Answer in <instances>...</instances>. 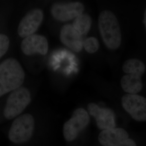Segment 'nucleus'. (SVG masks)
Listing matches in <instances>:
<instances>
[{
  "label": "nucleus",
  "instance_id": "f257e3e1",
  "mask_svg": "<svg viewBox=\"0 0 146 146\" xmlns=\"http://www.w3.org/2000/svg\"><path fill=\"white\" fill-rule=\"evenodd\" d=\"M25 73L19 62L14 58L0 63V97L21 87Z\"/></svg>",
  "mask_w": 146,
  "mask_h": 146
},
{
  "label": "nucleus",
  "instance_id": "f03ea898",
  "mask_svg": "<svg viewBox=\"0 0 146 146\" xmlns=\"http://www.w3.org/2000/svg\"><path fill=\"white\" fill-rule=\"evenodd\" d=\"M100 33L104 44L110 50H116L122 42L120 25L115 14L105 10L100 14L98 19Z\"/></svg>",
  "mask_w": 146,
  "mask_h": 146
},
{
  "label": "nucleus",
  "instance_id": "7ed1b4c3",
  "mask_svg": "<svg viewBox=\"0 0 146 146\" xmlns=\"http://www.w3.org/2000/svg\"><path fill=\"white\" fill-rule=\"evenodd\" d=\"M31 102V95L28 89L21 87L11 92L7 100L3 115L11 120L20 115Z\"/></svg>",
  "mask_w": 146,
  "mask_h": 146
},
{
  "label": "nucleus",
  "instance_id": "20e7f679",
  "mask_svg": "<svg viewBox=\"0 0 146 146\" xmlns=\"http://www.w3.org/2000/svg\"><path fill=\"white\" fill-rule=\"evenodd\" d=\"M35 128V121L30 114L17 117L13 121L8 133L11 142L16 144L25 143L31 139Z\"/></svg>",
  "mask_w": 146,
  "mask_h": 146
},
{
  "label": "nucleus",
  "instance_id": "39448f33",
  "mask_svg": "<svg viewBox=\"0 0 146 146\" xmlns=\"http://www.w3.org/2000/svg\"><path fill=\"white\" fill-rule=\"evenodd\" d=\"M89 122L90 116L86 110L82 108L75 110L71 118L63 125V133L65 140L68 142L75 140Z\"/></svg>",
  "mask_w": 146,
  "mask_h": 146
},
{
  "label": "nucleus",
  "instance_id": "423d86ee",
  "mask_svg": "<svg viewBox=\"0 0 146 146\" xmlns=\"http://www.w3.org/2000/svg\"><path fill=\"white\" fill-rule=\"evenodd\" d=\"M84 7L80 2H56L52 5L50 13L57 21L66 22L75 19L83 14Z\"/></svg>",
  "mask_w": 146,
  "mask_h": 146
},
{
  "label": "nucleus",
  "instance_id": "0eeeda50",
  "mask_svg": "<svg viewBox=\"0 0 146 146\" xmlns=\"http://www.w3.org/2000/svg\"><path fill=\"white\" fill-rule=\"evenodd\" d=\"M121 104L124 110L136 121H146V99L137 94H127L122 96Z\"/></svg>",
  "mask_w": 146,
  "mask_h": 146
},
{
  "label": "nucleus",
  "instance_id": "6e6552de",
  "mask_svg": "<svg viewBox=\"0 0 146 146\" xmlns=\"http://www.w3.org/2000/svg\"><path fill=\"white\" fill-rule=\"evenodd\" d=\"M44 14L43 11L35 8L28 11L21 20L17 33L22 38H26L35 34L42 24Z\"/></svg>",
  "mask_w": 146,
  "mask_h": 146
},
{
  "label": "nucleus",
  "instance_id": "1a4fd4ad",
  "mask_svg": "<svg viewBox=\"0 0 146 146\" xmlns=\"http://www.w3.org/2000/svg\"><path fill=\"white\" fill-rule=\"evenodd\" d=\"M89 114L95 119L96 125L102 131L116 127L114 112L108 108H101L98 104L89 103L87 106Z\"/></svg>",
  "mask_w": 146,
  "mask_h": 146
},
{
  "label": "nucleus",
  "instance_id": "9d476101",
  "mask_svg": "<svg viewBox=\"0 0 146 146\" xmlns=\"http://www.w3.org/2000/svg\"><path fill=\"white\" fill-rule=\"evenodd\" d=\"M21 48L23 53L27 56L36 54L46 55L48 51V43L44 36L34 34L23 40Z\"/></svg>",
  "mask_w": 146,
  "mask_h": 146
},
{
  "label": "nucleus",
  "instance_id": "9b49d317",
  "mask_svg": "<svg viewBox=\"0 0 146 146\" xmlns=\"http://www.w3.org/2000/svg\"><path fill=\"white\" fill-rule=\"evenodd\" d=\"M60 39L64 46L76 52H80L84 47L82 37L79 34L72 25L67 24L61 29Z\"/></svg>",
  "mask_w": 146,
  "mask_h": 146
},
{
  "label": "nucleus",
  "instance_id": "f8f14e48",
  "mask_svg": "<svg viewBox=\"0 0 146 146\" xmlns=\"http://www.w3.org/2000/svg\"><path fill=\"white\" fill-rule=\"evenodd\" d=\"M128 139V132L121 128L102 131L98 137L100 144L103 146H121Z\"/></svg>",
  "mask_w": 146,
  "mask_h": 146
},
{
  "label": "nucleus",
  "instance_id": "ddd939ff",
  "mask_svg": "<svg viewBox=\"0 0 146 146\" xmlns=\"http://www.w3.org/2000/svg\"><path fill=\"white\" fill-rule=\"evenodd\" d=\"M121 86L125 92L129 94H136L143 88L141 77L131 74H126L122 78Z\"/></svg>",
  "mask_w": 146,
  "mask_h": 146
},
{
  "label": "nucleus",
  "instance_id": "4468645a",
  "mask_svg": "<svg viewBox=\"0 0 146 146\" xmlns=\"http://www.w3.org/2000/svg\"><path fill=\"white\" fill-rule=\"evenodd\" d=\"M122 70L127 74L135 75L141 77L145 73L146 67L144 63L136 58H130L125 61L122 66Z\"/></svg>",
  "mask_w": 146,
  "mask_h": 146
},
{
  "label": "nucleus",
  "instance_id": "2eb2a0df",
  "mask_svg": "<svg viewBox=\"0 0 146 146\" xmlns=\"http://www.w3.org/2000/svg\"><path fill=\"white\" fill-rule=\"evenodd\" d=\"M92 23L91 17L88 14H82L74 19L72 25L79 34L82 36L88 33L92 27Z\"/></svg>",
  "mask_w": 146,
  "mask_h": 146
},
{
  "label": "nucleus",
  "instance_id": "dca6fc26",
  "mask_svg": "<svg viewBox=\"0 0 146 146\" xmlns=\"http://www.w3.org/2000/svg\"><path fill=\"white\" fill-rule=\"evenodd\" d=\"M84 47L85 50L89 54H94L99 49V42L95 37H90L84 41Z\"/></svg>",
  "mask_w": 146,
  "mask_h": 146
},
{
  "label": "nucleus",
  "instance_id": "f3484780",
  "mask_svg": "<svg viewBox=\"0 0 146 146\" xmlns=\"http://www.w3.org/2000/svg\"><path fill=\"white\" fill-rule=\"evenodd\" d=\"M9 39L7 35L0 34V58L5 55L9 47Z\"/></svg>",
  "mask_w": 146,
  "mask_h": 146
},
{
  "label": "nucleus",
  "instance_id": "a211bd4d",
  "mask_svg": "<svg viewBox=\"0 0 146 146\" xmlns=\"http://www.w3.org/2000/svg\"><path fill=\"white\" fill-rule=\"evenodd\" d=\"M143 23H144V25L145 27V28H146V8L145 11V13H144V18H143Z\"/></svg>",
  "mask_w": 146,
  "mask_h": 146
}]
</instances>
